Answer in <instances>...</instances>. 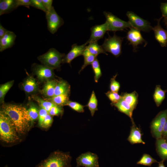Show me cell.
<instances>
[{
  "label": "cell",
  "mask_w": 167,
  "mask_h": 167,
  "mask_svg": "<svg viewBox=\"0 0 167 167\" xmlns=\"http://www.w3.org/2000/svg\"><path fill=\"white\" fill-rule=\"evenodd\" d=\"M1 111L10 119L18 133L24 134L28 130L31 121L25 107L21 105L5 104L2 105Z\"/></svg>",
  "instance_id": "obj_1"
},
{
  "label": "cell",
  "mask_w": 167,
  "mask_h": 167,
  "mask_svg": "<svg viewBox=\"0 0 167 167\" xmlns=\"http://www.w3.org/2000/svg\"><path fill=\"white\" fill-rule=\"evenodd\" d=\"M17 133L15 126L12 121L7 115L0 111L1 140L6 143L15 142L19 139Z\"/></svg>",
  "instance_id": "obj_2"
},
{
  "label": "cell",
  "mask_w": 167,
  "mask_h": 167,
  "mask_svg": "<svg viewBox=\"0 0 167 167\" xmlns=\"http://www.w3.org/2000/svg\"><path fill=\"white\" fill-rule=\"evenodd\" d=\"M71 158L68 153L55 152L36 167H70Z\"/></svg>",
  "instance_id": "obj_3"
},
{
  "label": "cell",
  "mask_w": 167,
  "mask_h": 167,
  "mask_svg": "<svg viewBox=\"0 0 167 167\" xmlns=\"http://www.w3.org/2000/svg\"><path fill=\"white\" fill-rule=\"evenodd\" d=\"M65 55L64 54L51 48L45 54L38 56L37 58L44 66L53 69H57L60 67Z\"/></svg>",
  "instance_id": "obj_4"
},
{
  "label": "cell",
  "mask_w": 167,
  "mask_h": 167,
  "mask_svg": "<svg viewBox=\"0 0 167 167\" xmlns=\"http://www.w3.org/2000/svg\"><path fill=\"white\" fill-rule=\"evenodd\" d=\"M123 38L114 35L109 36L105 39L101 46L106 52H109L116 57L119 56L122 53V44Z\"/></svg>",
  "instance_id": "obj_5"
},
{
  "label": "cell",
  "mask_w": 167,
  "mask_h": 167,
  "mask_svg": "<svg viewBox=\"0 0 167 167\" xmlns=\"http://www.w3.org/2000/svg\"><path fill=\"white\" fill-rule=\"evenodd\" d=\"M167 118V109L159 112L151 122V133L156 139L162 138L163 130Z\"/></svg>",
  "instance_id": "obj_6"
},
{
  "label": "cell",
  "mask_w": 167,
  "mask_h": 167,
  "mask_svg": "<svg viewBox=\"0 0 167 167\" xmlns=\"http://www.w3.org/2000/svg\"><path fill=\"white\" fill-rule=\"evenodd\" d=\"M103 14L106 19L105 22L108 24V31L116 32L132 27L128 21L126 22L120 19L111 13L104 11Z\"/></svg>",
  "instance_id": "obj_7"
},
{
  "label": "cell",
  "mask_w": 167,
  "mask_h": 167,
  "mask_svg": "<svg viewBox=\"0 0 167 167\" xmlns=\"http://www.w3.org/2000/svg\"><path fill=\"white\" fill-rule=\"evenodd\" d=\"M126 15L132 27L139 31L144 32H148L152 30V27L150 23L132 11H128Z\"/></svg>",
  "instance_id": "obj_8"
},
{
  "label": "cell",
  "mask_w": 167,
  "mask_h": 167,
  "mask_svg": "<svg viewBox=\"0 0 167 167\" xmlns=\"http://www.w3.org/2000/svg\"><path fill=\"white\" fill-rule=\"evenodd\" d=\"M48 30L51 33L54 34L64 24L63 19L57 13L54 7L46 13Z\"/></svg>",
  "instance_id": "obj_9"
},
{
  "label": "cell",
  "mask_w": 167,
  "mask_h": 167,
  "mask_svg": "<svg viewBox=\"0 0 167 167\" xmlns=\"http://www.w3.org/2000/svg\"><path fill=\"white\" fill-rule=\"evenodd\" d=\"M98 157L95 154L88 152L81 154L76 159L77 166L99 167Z\"/></svg>",
  "instance_id": "obj_10"
},
{
  "label": "cell",
  "mask_w": 167,
  "mask_h": 167,
  "mask_svg": "<svg viewBox=\"0 0 167 167\" xmlns=\"http://www.w3.org/2000/svg\"><path fill=\"white\" fill-rule=\"evenodd\" d=\"M33 70L38 78L41 81L49 80L54 75L53 69L44 65L34 64Z\"/></svg>",
  "instance_id": "obj_11"
},
{
  "label": "cell",
  "mask_w": 167,
  "mask_h": 167,
  "mask_svg": "<svg viewBox=\"0 0 167 167\" xmlns=\"http://www.w3.org/2000/svg\"><path fill=\"white\" fill-rule=\"evenodd\" d=\"M91 30L90 37L86 42L87 44L91 42H97L103 38L106 31H108L107 24L105 22L101 25H95L91 28Z\"/></svg>",
  "instance_id": "obj_12"
},
{
  "label": "cell",
  "mask_w": 167,
  "mask_h": 167,
  "mask_svg": "<svg viewBox=\"0 0 167 167\" xmlns=\"http://www.w3.org/2000/svg\"><path fill=\"white\" fill-rule=\"evenodd\" d=\"M126 37L129 42V44L133 46L134 51L136 50L139 45L144 42L146 44V42L143 38L140 31L133 27L130 28L127 33Z\"/></svg>",
  "instance_id": "obj_13"
},
{
  "label": "cell",
  "mask_w": 167,
  "mask_h": 167,
  "mask_svg": "<svg viewBox=\"0 0 167 167\" xmlns=\"http://www.w3.org/2000/svg\"><path fill=\"white\" fill-rule=\"evenodd\" d=\"M87 44L86 42L81 45H77L76 44L73 45L71 46V50L64 57L62 60V63L70 64L74 59L79 56L82 55L86 48Z\"/></svg>",
  "instance_id": "obj_14"
},
{
  "label": "cell",
  "mask_w": 167,
  "mask_h": 167,
  "mask_svg": "<svg viewBox=\"0 0 167 167\" xmlns=\"http://www.w3.org/2000/svg\"><path fill=\"white\" fill-rule=\"evenodd\" d=\"M163 17L162 16L157 19V24L153 27L155 37L156 40L162 47H166L167 45V30L163 29L160 24V21Z\"/></svg>",
  "instance_id": "obj_15"
},
{
  "label": "cell",
  "mask_w": 167,
  "mask_h": 167,
  "mask_svg": "<svg viewBox=\"0 0 167 167\" xmlns=\"http://www.w3.org/2000/svg\"><path fill=\"white\" fill-rule=\"evenodd\" d=\"M16 36L13 32L8 31L0 38V51L11 48L15 44Z\"/></svg>",
  "instance_id": "obj_16"
},
{
  "label": "cell",
  "mask_w": 167,
  "mask_h": 167,
  "mask_svg": "<svg viewBox=\"0 0 167 167\" xmlns=\"http://www.w3.org/2000/svg\"><path fill=\"white\" fill-rule=\"evenodd\" d=\"M142 135L140 129L137 127L134 123H132V126H131L130 134L127 140L132 144H145V142L142 139Z\"/></svg>",
  "instance_id": "obj_17"
},
{
  "label": "cell",
  "mask_w": 167,
  "mask_h": 167,
  "mask_svg": "<svg viewBox=\"0 0 167 167\" xmlns=\"http://www.w3.org/2000/svg\"><path fill=\"white\" fill-rule=\"evenodd\" d=\"M112 105L116 107L118 111L129 117L132 123H134L132 117L134 109L122 98L118 102Z\"/></svg>",
  "instance_id": "obj_18"
},
{
  "label": "cell",
  "mask_w": 167,
  "mask_h": 167,
  "mask_svg": "<svg viewBox=\"0 0 167 167\" xmlns=\"http://www.w3.org/2000/svg\"><path fill=\"white\" fill-rule=\"evenodd\" d=\"M17 7L15 0H0V15L9 13Z\"/></svg>",
  "instance_id": "obj_19"
},
{
  "label": "cell",
  "mask_w": 167,
  "mask_h": 167,
  "mask_svg": "<svg viewBox=\"0 0 167 167\" xmlns=\"http://www.w3.org/2000/svg\"><path fill=\"white\" fill-rule=\"evenodd\" d=\"M156 151L162 160H167V142L162 138L156 139Z\"/></svg>",
  "instance_id": "obj_20"
},
{
  "label": "cell",
  "mask_w": 167,
  "mask_h": 167,
  "mask_svg": "<svg viewBox=\"0 0 167 167\" xmlns=\"http://www.w3.org/2000/svg\"><path fill=\"white\" fill-rule=\"evenodd\" d=\"M57 81L55 80L47 81L43 88L41 91V93L45 96L52 98L54 96L55 87Z\"/></svg>",
  "instance_id": "obj_21"
},
{
  "label": "cell",
  "mask_w": 167,
  "mask_h": 167,
  "mask_svg": "<svg viewBox=\"0 0 167 167\" xmlns=\"http://www.w3.org/2000/svg\"><path fill=\"white\" fill-rule=\"evenodd\" d=\"M122 98L128 103L134 109L138 103V95L135 91L130 93H122Z\"/></svg>",
  "instance_id": "obj_22"
},
{
  "label": "cell",
  "mask_w": 167,
  "mask_h": 167,
  "mask_svg": "<svg viewBox=\"0 0 167 167\" xmlns=\"http://www.w3.org/2000/svg\"><path fill=\"white\" fill-rule=\"evenodd\" d=\"M70 90V85L66 81L61 80L57 81L54 96L65 93H69Z\"/></svg>",
  "instance_id": "obj_23"
},
{
  "label": "cell",
  "mask_w": 167,
  "mask_h": 167,
  "mask_svg": "<svg viewBox=\"0 0 167 167\" xmlns=\"http://www.w3.org/2000/svg\"><path fill=\"white\" fill-rule=\"evenodd\" d=\"M167 90H163L160 85L156 86L153 95V98L155 104L157 107L159 106L165 99V93Z\"/></svg>",
  "instance_id": "obj_24"
},
{
  "label": "cell",
  "mask_w": 167,
  "mask_h": 167,
  "mask_svg": "<svg viewBox=\"0 0 167 167\" xmlns=\"http://www.w3.org/2000/svg\"><path fill=\"white\" fill-rule=\"evenodd\" d=\"M23 86L24 90L28 93L35 92L37 88L36 80L32 76H30L26 79L23 84Z\"/></svg>",
  "instance_id": "obj_25"
},
{
  "label": "cell",
  "mask_w": 167,
  "mask_h": 167,
  "mask_svg": "<svg viewBox=\"0 0 167 167\" xmlns=\"http://www.w3.org/2000/svg\"><path fill=\"white\" fill-rule=\"evenodd\" d=\"M86 48L91 54L96 57L100 54L108 55L101 45H100L98 44L97 42L89 43L88 45L86 46Z\"/></svg>",
  "instance_id": "obj_26"
},
{
  "label": "cell",
  "mask_w": 167,
  "mask_h": 167,
  "mask_svg": "<svg viewBox=\"0 0 167 167\" xmlns=\"http://www.w3.org/2000/svg\"><path fill=\"white\" fill-rule=\"evenodd\" d=\"M69 93H65L54 96L49 98V100L58 106H62L66 105L69 101Z\"/></svg>",
  "instance_id": "obj_27"
},
{
  "label": "cell",
  "mask_w": 167,
  "mask_h": 167,
  "mask_svg": "<svg viewBox=\"0 0 167 167\" xmlns=\"http://www.w3.org/2000/svg\"><path fill=\"white\" fill-rule=\"evenodd\" d=\"M98 101L94 92L92 91L87 105L91 115L93 116L96 111L98 110Z\"/></svg>",
  "instance_id": "obj_28"
},
{
  "label": "cell",
  "mask_w": 167,
  "mask_h": 167,
  "mask_svg": "<svg viewBox=\"0 0 167 167\" xmlns=\"http://www.w3.org/2000/svg\"><path fill=\"white\" fill-rule=\"evenodd\" d=\"M82 55L84 58V64L79 71V73L83 70L87 66L91 65L96 58V57L91 54L86 48L84 50Z\"/></svg>",
  "instance_id": "obj_29"
},
{
  "label": "cell",
  "mask_w": 167,
  "mask_h": 167,
  "mask_svg": "<svg viewBox=\"0 0 167 167\" xmlns=\"http://www.w3.org/2000/svg\"><path fill=\"white\" fill-rule=\"evenodd\" d=\"M155 163H158L159 162L150 155L144 153L140 160L137 162V164L150 167L152 164Z\"/></svg>",
  "instance_id": "obj_30"
},
{
  "label": "cell",
  "mask_w": 167,
  "mask_h": 167,
  "mask_svg": "<svg viewBox=\"0 0 167 167\" xmlns=\"http://www.w3.org/2000/svg\"><path fill=\"white\" fill-rule=\"evenodd\" d=\"M32 98L38 103L41 107L45 110L48 113L50 109L55 105L51 101L44 100L36 96H33Z\"/></svg>",
  "instance_id": "obj_31"
},
{
  "label": "cell",
  "mask_w": 167,
  "mask_h": 167,
  "mask_svg": "<svg viewBox=\"0 0 167 167\" xmlns=\"http://www.w3.org/2000/svg\"><path fill=\"white\" fill-rule=\"evenodd\" d=\"M14 82V80L11 81L0 85V101L1 103L3 102L4 98L6 94L12 86Z\"/></svg>",
  "instance_id": "obj_32"
},
{
  "label": "cell",
  "mask_w": 167,
  "mask_h": 167,
  "mask_svg": "<svg viewBox=\"0 0 167 167\" xmlns=\"http://www.w3.org/2000/svg\"><path fill=\"white\" fill-rule=\"evenodd\" d=\"M91 65L94 73V80L95 82L97 83L102 75V73L99 61L96 58Z\"/></svg>",
  "instance_id": "obj_33"
},
{
  "label": "cell",
  "mask_w": 167,
  "mask_h": 167,
  "mask_svg": "<svg viewBox=\"0 0 167 167\" xmlns=\"http://www.w3.org/2000/svg\"><path fill=\"white\" fill-rule=\"evenodd\" d=\"M27 110L31 122L36 120L38 118L39 110L36 105L31 104Z\"/></svg>",
  "instance_id": "obj_34"
},
{
  "label": "cell",
  "mask_w": 167,
  "mask_h": 167,
  "mask_svg": "<svg viewBox=\"0 0 167 167\" xmlns=\"http://www.w3.org/2000/svg\"><path fill=\"white\" fill-rule=\"evenodd\" d=\"M105 94L111 102L112 105L117 103L122 99L121 96L118 92L108 91L105 93Z\"/></svg>",
  "instance_id": "obj_35"
},
{
  "label": "cell",
  "mask_w": 167,
  "mask_h": 167,
  "mask_svg": "<svg viewBox=\"0 0 167 167\" xmlns=\"http://www.w3.org/2000/svg\"><path fill=\"white\" fill-rule=\"evenodd\" d=\"M66 105L69 106L73 109L78 112L83 113L84 111V106L76 102L69 101Z\"/></svg>",
  "instance_id": "obj_36"
},
{
  "label": "cell",
  "mask_w": 167,
  "mask_h": 167,
  "mask_svg": "<svg viewBox=\"0 0 167 167\" xmlns=\"http://www.w3.org/2000/svg\"><path fill=\"white\" fill-rule=\"evenodd\" d=\"M117 75L113 76L110 79V91L113 92H118L120 88V84L119 83L116 81L115 78Z\"/></svg>",
  "instance_id": "obj_37"
},
{
  "label": "cell",
  "mask_w": 167,
  "mask_h": 167,
  "mask_svg": "<svg viewBox=\"0 0 167 167\" xmlns=\"http://www.w3.org/2000/svg\"><path fill=\"white\" fill-rule=\"evenodd\" d=\"M31 6L40 9L45 13L47 11L45 7L42 0H31Z\"/></svg>",
  "instance_id": "obj_38"
},
{
  "label": "cell",
  "mask_w": 167,
  "mask_h": 167,
  "mask_svg": "<svg viewBox=\"0 0 167 167\" xmlns=\"http://www.w3.org/2000/svg\"><path fill=\"white\" fill-rule=\"evenodd\" d=\"M63 111L61 106L55 105L50 109L48 113L51 116H58L62 114Z\"/></svg>",
  "instance_id": "obj_39"
},
{
  "label": "cell",
  "mask_w": 167,
  "mask_h": 167,
  "mask_svg": "<svg viewBox=\"0 0 167 167\" xmlns=\"http://www.w3.org/2000/svg\"><path fill=\"white\" fill-rule=\"evenodd\" d=\"M53 121L52 116L48 113L45 118L41 126L45 128H48L51 126Z\"/></svg>",
  "instance_id": "obj_40"
},
{
  "label": "cell",
  "mask_w": 167,
  "mask_h": 167,
  "mask_svg": "<svg viewBox=\"0 0 167 167\" xmlns=\"http://www.w3.org/2000/svg\"><path fill=\"white\" fill-rule=\"evenodd\" d=\"M48 113L47 111L40 107L38 116L39 124L40 126H41L45 118Z\"/></svg>",
  "instance_id": "obj_41"
},
{
  "label": "cell",
  "mask_w": 167,
  "mask_h": 167,
  "mask_svg": "<svg viewBox=\"0 0 167 167\" xmlns=\"http://www.w3.org/2000/svg\"><path fill=\"white\" fill-rule=\"evenodd\" d=\"M160 9L162 17L164 18V22H167V2L161 4Z\"/></svg>",
  "instance_id": "obj_42"
},
{
  "label": "cell",
  "mask_w": 167,
  "mask_h": 167,
  "mask_svg": "<svg viewBox=\"0 0 167 167\" xmlns=\"http://www.w3.org/2000/svg\"><path fill=\"white\" fill-rule=\"evenodd\" d=\"M18 7L20 6H24L28 8L31 6V0H15Z\"/></svg>",
  "instance_id": "obj_43"
},
{
  "label": "cell",
  "mask_w": 167,
  "mask_h": 167,
  "mask_svg": "<svg viewBox=\"0 0 167 167\" xmlns=\"http://www.w3.org/2000/svg\"><path fill=\"white\" fill-rule=\"evenodd\" d=\"M43 4L47 11L50 10L52 6L53 1L52 0H42Z\"/></svg>",
  "instance_id": "obj_44"
},
{
  "label": "cell",
  "mask_w": 167,
  "mask_h": 167,
  "mask_svg": "<svg viewBox=\"0 0 167 167\" xmlns=\"http://www.w3.org/2000/svg\"><path fill=\"white\" fill-rule=\"evenodd\" d=\"M162 138L167 140V118L163 130Z\"/></svg>",
  "instance_id": "obj_45"
},
{
  "label": "cell",
  "mask_w": 167,
  "mask_h": 167,
  "mask_svg": "<svg viewBox=\"0 0 167 167\" xmlns=\"http://www.w3.org/2000/svg\"><path fill=\"white\" fill-rule=\"evenodd\" d=\"M8 30L4 28L1 24H0V38L2 37Z\"/></svg>",
  "instance_id": "obj_46"
},
{
  "label": "cell",
  "mask_w": 167,
  "mask_h": 167,
  "mask_svg": "<svg viewBox=\"0 0 167 167\" xmlns=\"http://www.w3.org/2000/svg\"><path fill=\"white\" fill-rule=\"evenodd\" d=\"M164 161L162 160L158 163V167H165L164 164Z\"/></svg>",
  "instance_id": "obj_47"
},
{
  "label": "cell",
  "mask_w": 167,
  "mask_h": 167,
  "mask_svg": "<svg viewBox=\"0 0 167 167\" xmlns=\"http://www.w3.org/2000/svg\"><path fill=\"white\" fill-rule=\"evenodd\" d=\"M167 29V22H164Z\"/></svg>",
  "instance_id": "obj_48"
},
{
  "label": "cell",
  "mask_w": 167,
  "mask_h": 167,
  "mask_svg": "<svg viewBox=\"0 0 167 167\" xmlns=\"http://www.w3.org/2000/svg\"><path fill=\"white\" fill-rule=\"evenodd\" d=\"M166 141H167V140H166Z\"/></svg>",
  "instance_id": "obj_49"
}]
</instances>
